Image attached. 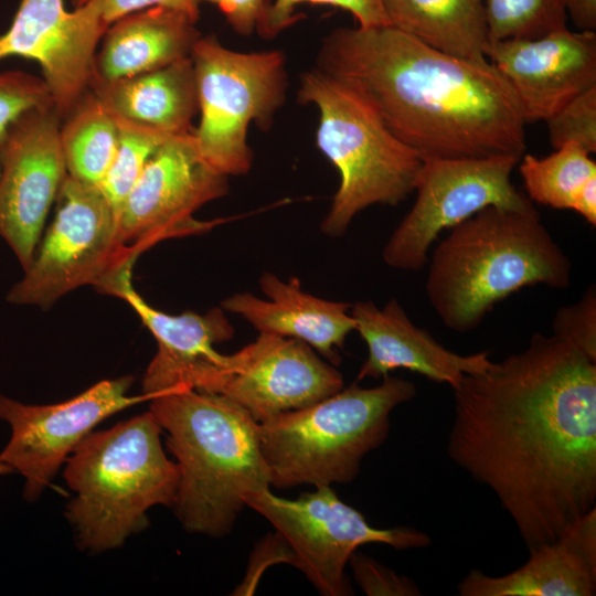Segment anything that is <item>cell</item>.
<instances>
[{"label": "cell", "instance_id": "1", "mask_svg": "<svg viewBox=\"0 0 596 596\" xmlns=\"http://www.w3.org/2000/svg\"><path fill=\"white\" fill-rule=\"evenodd\" d=\"M454 391L450 459L497 496L529 550L596 503V362L554 334Z\"/></svg>", "mask_w": 596, "mask_h": 596}, {"label": "cell", "instance_id": "2", "mask_svg": "<svg viewBox=\"0 0 596 596\" xmlns=\"http://www.w3.org/2000/svg\"><path fill=\"white\" fill-rule=\"evenodd\" d=\"M317 68L351 86L423 161L524 155L519 102L489 62L449 55L385 24L332 30Z\"/></svg>", "mask_w": 596, "mask_h": 596}, {"label": "cell", "instance_id": "3", "mask_svg": "<svg viewBox=\"0 0 596 596\" xmlns=\"http://www.w3.org/2000/svg\"><path fill=\"white\" fill-rule=\"evenodd\" d=\"M571 270L538 212L487 206L450 228L435 247L425 291L440 321L464 333L523 287L567 288Z\"/></svg>", "mask_w": 596, "mask_h": 596}, {"label": "cell", "instance_id": "4", "mask_svg": "<svg viewBox=\"0 0 596 596\" xmlns=\"http://www.w3.org/2000/svg\"><path fill=\"white\" fill-rule=\"evenodd\" d=\"M150 402L179 468L173 507L180 522L192 533L226 535L245 498L270 487L258 423L228 398L194 389L170 390Z\"/></svg>", "mask_w": 596, "mask_h": 596}, {"label": "cell", "instance_id": "5", "mask_svg": "<svg viewBox=\"0 0 596 596\" xmlns=\"http://www.w3.org/2000/svg\"><path fill=\"white\" fill-rule=\"evenodd\" d=\"M161 433L149 411L89 433L68 456L64 479L75 497L66 517L81 549L119 547L147 526L150 508L174 505L180 473L163 451Z\"/></svg>", "mask_w": 596, "mask_h": 596}, {"label": "cell", "instance_id": "6", "mask_svg": "<svg viewBox=\"0 0 596 596\" xmlns=\"http://www.w3.org/2000/svg\"><path fill=\"white\" fill-rule=\"evenodd\" d=\"M415 396L414 383L387 375L377 386L353 384L258 423L270 486L317 488L352 481L365 455L389 436L392 411Z\"/></svg>", "mask_w": 596, "mask_h": 596}, {"label": "cell", "instance_id": "7", "mask_svg": "<svg viewBox=\"0 0 596 596\" xmlns=\"http://www.w3.org/2000/svg\"><path fill=\"white\" fill-rule=\"evenodd\" d=\"M297 100L318 108L317 145L340 174L321 223L326 235H343L359 212L397 205L415 190L423 160L351 86L316 67L302 74Z\"/></svg>", "mask_w": 596, "mask_h": 596}, {"label": "cell", "instance_id": "8", "mask_svg": "<svg viewBox=\"0 0 596 596\" xmlns=\"http://www.w3.org/2000/svg\"><path fill=\"white\" fill-rule=\"evenodd\" d=\"M200 123L193 137L202 159L217 172L249 171L252 123L268 130L286 99V58L281 51L243 53L215 36H201L191 52Z\"/></svg>", "mask_w": 596, "mask_h": 596}, {"label": "cell", "instance_id": "9", "mask_svg": "<svg viewBox=\"0 0 596 596\" xmlns=\"http://www.w3.org/2000/svg\"><path fill=\"white\" fill-rule=\"evenodd\" d=\"M55 201V215L30 266L7 295L11 304L50 308L78 287L97 288L141 254L120 241L118 215L98 185L67 174Z\"/></svg>", "mask_w": 596, "mask_h": 596}, {"label": "cell", "instance_id": "10", "mask_svg": "<svg viewBox=\"0 0 596 596\" xmlns=\"http://www.w3.org/2000/svg\"><path fill=\"white\" fill-rule=\"evenodd\" d=\"M245 504L269 521L289 551V563L326 596L352 594L344 568L360 545L382 543L409 550L432 543L425 532L413 528L371 526L331 486L317 487L295 500L279 498L267 488L248 494Z\"/></svg>", "mask_w": 596, "mask_h": 596}, {"label": "cell", "instance_id": "11", "mask_svg": "<svg viewBox=\"0 0 596 596\" xmlns=\"http://www.w3.org/2000/svg\"><path fill=\"white\" fill-rule=\"evenodd\" d=\"M519 160L514 156L424 160L415 184V203L383 248L385 264L406 272L421 270L443 231L487 206L538 212L511 181Z\"/></svg>", "mask_w": 596, "mask_h": 596}, {"label": "cell", "instance_id": "12", "mask_svg": "<svg viewBox=\"0 0 596 596\" xmlns=\"http://www.w3.org/2000/svg\"><path fill=\"white\" fill-rule=\"evenodd\" d=\"M227 192V177L202 159L193 132L171 137L148 160L123 203L119 238L142 253L167 238L206 232L221 221H198L193 214Z\"/></svg>", "mask_w": 596, "mask_h": 596}, {"label": "cell", "instance_id": "13", "mask_svg": "<svg viewBox=\"0 0 596 596\" xmlns=\"http://www.w3.org/2000/svg\"><path fill=\"white\" fill-rule=\"evenodd\" d=\"M132 376L100 381L81 394L56 404L31 405L0 393V419L10 438L0 461L24 479L23 496L38 499L75 447L100 422L142 401L146 394H127Z\"/></svg>", "mask_w": 596, "mask_h": 596}, {"label": "cell", "instance_id": "14", "mask_svg": "<svg viewBox=\"0 0 596 596\" xmlns=\"http://www.w3.org/2000/svg\"><path fill=\"white\" fill-rule=\"evenodd\" d=\"M343 389L341 373L307 343L269 333L224 355L203 392L220 394L257 423L317 403Z\"/></svg>", "mask_w": 596, "mask_h": 596}, {"label": "cell", "instance_id": "15", "mask_svg": "<svg viewBox=\"0 0 596 596\" xmlns=\"http://www.w3.org/2000/svg\"><path fill=\"white\" fill-rule=\"evenodd\" d=\"M53 108L22 115L0 147V237L25 270L67 175Z\"/></svg>", "mask_w": 596, "mask_h": 596}, {"label": "cell", "instance_id": "16", "mask_svg": "<svg viewBox=\"0 0 596 596\" xmlns=\"http://www.w3.org/2000/svg\"><path fill=\"white\" fill-rule=\"evenodd\" d=\"M107 29L92 3L67 11L63 0H20L0 35V61L20 56L38 62L54 111L64 119L89 89L96 49Z\"/></svg>", "mask_w": 596, "mask_h": 596}, {"label": "cell", "instance_id": "17", "mask_svg": "<svg viewBox=\"0 0 596 596\" xmlns=\"http://www.w3.org/2000/svg\"><path fill=\"white\" fill-rule=\"evenodd\" d=\"M486 58L512 88L525 124L545 121L596 86V33L567 28L533 40L489 42Z\"/></svg>", "mask_w": 596, "mask_h": 596}, {"label": "cell", "instance_id": "18", "mask_svg": "<svg viewBox=\"0 0 596 596\" xmlns=\"http://www.w3.org/2000/svg\"><path fill=\"white\" fill-rule=\"evenodd\" d=\"M135 263H125L97 289L125 300L158 343V351L142 380V394L151 400L157 394L179 387L201 390L224 356L214 349V344L231 340L234 328L221 307L204 315L192 311L169 315L151 307L132 286Z\"/></svg>", "mask_w": 596, "mask_h": 596}, {"label": "cell", "instance_id": "19", "mask_svg": "<svg viewBox=\"0 0 596 596\" xmlns=\"http://www.w3.org/2000/svg\"><path fill=\"white\" fill-rule=\"evenodd\" d=\"M350 309L355 331L368 347L359 381L383 379L395 369H406L455 389L465 375L482 372L493 363L489 351L459 354L446 349L428 331L416 327L394 298L381 309L370 300Z\"/></svg>", "mask_w": 596, "mask_h": 596}, {"label": "cell", "instance_id": "20", "mask_svg": "<svg viewBox=\"0 0 596 596\" xmlns=\"http://www.w3.org/2000/svg\"><path fill=\"white\" fill-rule=\"evenodd\" d=\"M526 563L502 576L470 571L458 584L461 596H593L596 593V509L556 540L533 547Z\"/></svg>", "mask_w": 596, "mask_h": 596}, {"label": "cell", "instance_id": "21", "mask_svg": "<svg viewBox=\"0 0 596 596\" xmlns=\"http://www.w3.org/2000/svg\"><path fill=\"white\" fill-rule=\"evenodd\" d=\"M259 286L267 299L238 292L225 298L221 308L241 316L259 333L300 340L330 363H339L338 350L355 330L349 304L312 296L298 278L283 280L268 272L262 274Z\"/></svg>", "mask_w": 596, "mask_h": 596}, {"label": "cell", "instance_id": "22", "mask_svg": "<svg viewBox=\"0 0 596 596\" xmlns=\"http://www.w3.org/2000/svg\"><path fill=\"white\" fill-rule=\"evenodd\" d=\"M195 24L187 13L159 6L117 19L102 38L93 78L115 81L190 57L202 36Z\"/></svg>", "mask_w": 596, "mask_h": 596}, {"label": "cell", "instance_id": "23", "mask_svg": "<svg viewBox=\"0 0 596 596\" xmlns=\"http://www.w3.org/2000/svg\"><path fill=\"white\" fill-rule=\"evenodd\" d=\"M89 89L119 118L172 137L193 132L199 102L191 56L115 81L93 78Z\"/></svg>", "mask_w": 596, "mask_h": 596}, {"label": "cell", "instance_id": "24", "mask_svg": "<svg viewBox=\"0 0 596 596\" xmlns=\"http://www.w3.org/2000/svg\"><path fill=\"white\" fill-rule=\"evenodd\" d=\"M389 25L449 55L483 63L489 43L483 0H382Z\"/></svg>", "mask_w": 596, "mask_h": 596}, {"label": "cell", "instance_id": "25", "mask_svg": "<svg viewBox=\"0 0 596 596\" xmlns=\"http://www.w3.org/2000/svg\"><path fill=\"white\" fill-rule=\"evenodd\" d=\"M64 119L60 141L67 174L98 185L117 150L115 117L88 89Z\"/></svg>", "mask_w": 596, "mask_h": 596}, {"label": "cell", "instance_id": "26", "mask_svg": "<svg viewBox=\"0 0 596 596\" xmlns=\"http://www.w3.org/2000/svg\"><path fill=\"white\" fill-rule=\"evenodd\" d=\"M518 163L528 198L558 210H573L581 191L596 178L590 153L574 142L544 158L523 155Z\"/></svg>", "mask_w": 596, "mask_h": 596}, {"label": "cell", "instance_id": "27", "mask_svg": "<svg viewBox=\"0 0 596 596\" xmlns=\"http://www.w3.org/2000/svg\"><path fill=\"white\" fill-rule=\"evenodd\" d=\"M489 42L533 40L566 28L563 0H483Z\"/></svg>", "mask_w": 596, "mask_h": 596}, {"label": "cell", "instance_id": "28", "mask_svg": "<svg viewBox=\"0 0 596 596\" xmlns=\"http://www.w3.org/2000/svg\"><path fill=\"white\" fill-rule=\"evenodd\" d=\"M113 116L118 126L117 150L98 187L118 215L148 160L172 136Z\"/></svg>", "mask_w": 596, "mask_h": 596}, {"label": "cell", "instance_id": "29", "mask_svg": "<svg viewBox=\"0 0 596 596\" xmlns=\"http://www.w3.org/2000/svg\"><path fill=\"white\" fill-rule=\"evenodd\" d=\"M51 108L53 99L43 78L22 71L0 72V147L22 115Z\"/></svg>", "mask_w": 596, "mask_h": 596}, {"label": "cell", "instance_id": "30", "mask_svg": "<svg viewBox=\"0 0 596 596\" xmlns=\"http://www.w3.org/2000/svg\"><path fill=\"white\" fill-rule=\"evenodd\" d=\"M551 145L556 149L574 142L596 151V86L581 93L545 120Z\"/></svg>", "mask_w": 596, "mask_h": 596}, {"label": "cell", "instance_id": "31", "mask_svg": "<svg viewBox=\"0 0 596 596\" xmlns=\"http://www.w3.org/2000/svg\"><path fill=\"white\" fill-rule=\"evenodd\" d=\"M302 3L340 8L354 17L360 26L387 24L382 0H274L269 3L258 32L270 39L299 20L296 9Z\"/></svg>", "mask_w": 596, "mask_h": 596}, {"label": "cell", "instance_id": "32", "mask_svg": "<svg viewBox=\"0 0 596 596\" xmlns=\"http://www.w3.org/2000/svg\"><path fill=\"white\" fill-rule=\"evenodd\" d=\"M553 334L596 362V289L590 286L582 298L556 310Z\"/></svg>", "mask_w": 596, "mask_h": 596}, {"label": "cell", "instance_id": "33", "mask_svg": "<svg viewBox=\"0 0 596 596\" xmlns=\"http://www.w3.org/2000/svg\"><path fill=\"white\" fill-rule=\"evenodd\" d=\"M354 578L369 596H418L422 595L416 583L405 575H400L375 560L356 551L351 555Z\"/></svg>", "mask_w": 596, "mask_h": 596}, {"label": "cell", "instance_id": "34", "mask_svg": "<svg viewBox=\"0 0 596 596\" xmlns=\"http://www.w3.org/2000/svg\"><path fill=\"white\" fill-rule=\"evenodd\" d=\"M74 8L94 4L109 26L117 19L150 7H166L182 11L198 22L200 0H71Z\"/></svg>", "mask_w": 596, "mask_h": 596}, {"label": "cell", "instance_id": "35", "mask_svg": "<svg viewBox=\"0 0 596 596\" xmlns=\"http://www.w3.org/2000/svg\"><path fill=\"white\" fill-rule=\"evenodd\" d=\"M214 4L232 29L241 35H251L260 26L269 6L267 0H204Z\"/></svg>", "mask_w": 596, "mask_h": 596}, {"label": "cell", "instance_id": "36", "mask_svg": "<svg viewBox=\"0 0 596 596\" xmlns=\"http://www.w3.org/2000/svg\"><path fill=\"white\" fill-rule=\"evenodd\" d=\"M567 17L578 30H596V0H563Z\"/></svg>", "mask_w": 596, "mask_h": 596}, {"label": "cell", "instance_id": "37", "mask_svg": "<svg viewBox=\"0 0 596 596\" xmlns=\"http://www.w3.org/2000/svg\"><path fill=\"white\" fill-rule=\"evenodd\" d=\"M573 211L582 215L592 226L596 225V178L590 180L578 194Z\"/></svg>", "mask_w": 596, "mask_h": 596}, {"label": "cell", "instance_id": "38", "mask_svg": "<svg viewBox=\"0 0 596 596\" xmlns=\"http://www.w3.org/2000/svg\"><path fill=\"white\" fill-rule=\"evenodd\" d=\"M12 472L13 470L10 467L0 461V476L10 475Z\"/></svg>", "mask_w": 596, "mask_h": 596}]
</instances>
